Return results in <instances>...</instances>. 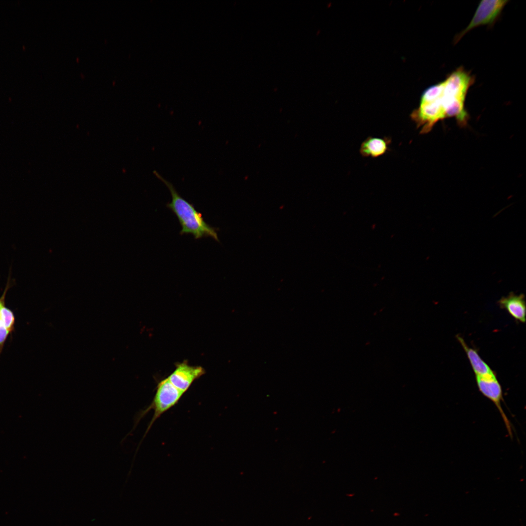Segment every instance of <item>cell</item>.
<instances>
[{
  "mask_svg": "<svg viewBox=\"0 0 526 526\" xmlns=\"http://www.w3.org/2000/svg\"><path fill=\"white\" fill-rule=\"evenodd\" d=\"M508 0H484L479 3L476 10L469 25L457 35L454 39V44L468 32L472 29L483 25L491 26L498 19L504 7Z\"/></svg>",
  "mask_w": 526,
  "mask_h": 526,
  "instance_id": "4",
  "label": "cell"
},
{
  "mask_svg": "<svg viewBox=\"0 0 526 526\" xmlns=\"http://www.w3.org/2000/svg\"><path fill=\"white\" fill-rule=\"evenodd\" d=\"M12 335L0 319V355L9 335Z\"/></svg>",
  "mask_w": 526,
  "mask_h": 526,
  "instance_id": "11",
  "label": "cell"
},
{
  "mask_svg": "<svg viewBox=\"0 0 526 526\" xmlns=\"http://www.w3.org/2000/svg\"><path fill=\"white\" fill-rule=\"evenodd\" d=\"M456 338L465 350L475 376H485L495 373L482 359L478 352L467 345L464 339L457 335Z\"/></svg>",
  "mask_w": 526,
  "mask_h": 526,
  "instance_id": "9",
  "label": "cell"
},
{
  "mask_svg": "<svg viewBox=\"0 0 526 526\" xmlns=\"http://www.w3.org/2000/svg\"><path fill=\"white\" fill-rule=\"evenodd\" d=\"M0 319L12 334L15 331V316L13 311L4 305L0 310Z\"/></svg>",
  "mask_w": 526,
  "mask_h": 526,
  "instance_id": "10",
  "label": "cell"
},
{
  "mask_svg": "<svg viewBox=\"0 0 526 526\" xmlns=\"http://www.w3.org/2000/svg\"><path fill=\"white\" fill-rule=\"evenodd\" d=\"M11 269L10 268L7 282L2 295L0 297V310L5 304V298L8 290L15 284V280L11 278Z\"/></svg>",
  "mask_w": 526,
  "mask_h": 526,
  "instance_id": "12",
  "label": "cell"
},
{
  "mask_svg": "<svg viewBox=\"0 0 526 526\" xmlns=\"http://www.w3.org/2000/svg\"><path fill=\"white\" fill-rule=\"evenodd\" d=\"M204 373L205 370L202 367L182 363L177 366L168 378L174 386L185 393L194 381Z\"/></svg>",
  "mask_w": 526,
  "mask_h": 526,
  "instance_id": "6",
  "label": "cell"
},
{
  "mask_svg": "<svg viewBox=\"0 0 526 526\" xmlns=\"http://www.w3.org/2000/svg\"><path fill=\"white\" fill-rule=\"evenodd\" d=\"M474 81L470 72L460 67L444 81L426 89L418 107L410 114L420 133L429 132L437 122L448 117H454L460 124L466 123L468 114L465 99Z\"/></svg>",
  "mask_w": 526,
  "mask_h": 526,
  "instance_id": "1",
  "label": "cell"
},
{
  "mask_svg": "<svg viewBox=\"0 0 526 526\" xmlns=\"http://www.w3.org/2000/svg\"><path fill=\"white\" fill-rule=\"evenodd\" d=\"M499 307L505 309L515 320L526 322V306L525 295L510 292L507 297H502L498 301Z\"/></svg>",
  "mask_w": 526,
  "mask_h": 526,
  "instance_id": "7",
  "label": "cell"
},
{
  "mask_svg": "<svg viewBox=\"0 0 526 526\" xmlns=\"http://www.w3.org/2000/svg\"><path fill=\"white\" fill-rule=\"evenodd\" d=\"M153 173L164 183L170 193L171 201L167 204V207L175 214L179 222L182 227L180 234H192L195 239L210 237L219 242L217 232L218 228L207 224L202 214L198 211L192 204L181 197L170 182L156 171H154Z\"/></svg>",
  "mask_w": 526,
  "mask_h": 526,
  "instance_id": "2",
  "label": "cell"
},
{
  "mask_svg": "<svg viewBox=\"0 0 526 526\" xmlns=\"http://www.w3.org/2000/svg\"><path fill=\"white\" fill-rule=\"evenodd\" d=\"M184 392L174 386L168 378L161 381L157 385V390L151 404L145 410L140 411L134 418V426L131 432L133 431L140 420L150 410H153V415L142 440L155 420L168 410L173 407L179 401Z\"/></svg>",
  "mask_w": 526,
  "mask_h": 526,
  "instance_id": "3",
  "label": "cell"
},
{
  "mask_svg": "<svg viewBox=\"0 0 526 526\" xmlns=\"http://www.w3.org/2000/svg\"><path fill=\"white\" fill-rule=\"evenodd\" d=\"M476 384L479 391L492 401L498 410L509 435L512 437V429L509 420L504 412L501 405L503 401L501 385L495 373L485 376H475Z\"/></svg>",
  "mask_w": 526,
  "mask_h": 526,
  "instance_id": "5",
  "label": "cell"
},
{
  "mask_svg": "<svg viewBox=\"0 0 526 526\" xmlns=\"http://www.w3.org/2000/svg\"><path fill=\"white\" fill-rule=\"evenodd\" d=\"M392 139L389 137L369 136L361 143L359 153L362 157L377 158L389 150Z\"/></svg>",
  "mask_w": 526,
  "mask_h": 526,
  "instance_id": "8",
  "label": "cell"
}]
</instances>
